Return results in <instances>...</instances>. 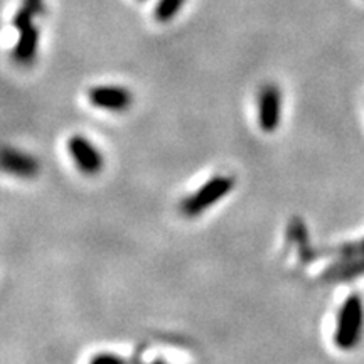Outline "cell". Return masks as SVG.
<instances>
[{"mask_svg": "<svg viewBox=\"0 0 364 364\" xmlns=\"http://www.w3.org/2000/svg\"><path fill=\"white\" fill-rule=\"evenodd\" d=\"M364 331V305L358 294H351L344 301L337 316L334 343L343 351L354 349L361 343Z\"/></svg>", "mask_w": 364, "mask_h": 364, "instance_id": "cell-1", "label": "cell"}, {"mask_svg": "<svg viewBox=\"0 0 364 364\" xmlns=\"http://www.w3.org/2000/svg\"><path fill=\"white\" fill-rule=\"evenodd\" d=\"M234 177L228 174H219V176L211 177L206 184L201 185L199 189L185 197L181 204V211L185 218H197L199 214L211 210L214 204H218L223 197H226L233 191Z\"/></svg>", "mask_w": 364, "mask_h": 364, "instance_id": "cell-2", "label": "cell"}, {"mask_svg": "<svg viewBox=\"0 0 364 364\" xmlns=\"http://www.w3.org/2000/svg\"><path fill=\"white\" fill-rule=\"evenodd\" d=\"M68 152H70L71 159H73L76 169L85 174V176H97V174L103 170V154L85 135L74 134L71 136L68 140Z\"/></svg>", "mask_w": 364, "mask_h": 364, "instance_id": "cell-3", "label": "cell"}, {"mask_svg": "<svg viewBox=\"0 0 364 364\" xmlns=\"http://www.w3.org/2000/svg\"><path fill=\"white\" fill-rule=\"evenodd\" d=\"M282 120V91L275 83H267L258 91V127L273 134Z\"/></svg>", "mask_w": 364, "mask_h": 364, "instance_id": "cell-4", "label": "cell"}, {"mask_svg": "<svg viewBox=\"0 0 364 364\" xmlns=\"http://www.w3.org/2000/svg\"><path fill=\"white\" fill-rule=\"evenodd\" d=\"M90 103L98 110L110 113H123L130 110L134 103L132 91L125 86L100 85L88 90Z\"/></svg>", "mask_w": 364, "mask_h": 364, "instance_id": "cell-5", "label": "cell"}, {"mask_svg": "<svg viewBox=\"0 0 364 364\" xmlns=\"http://www.w3.org/2000/svg\"><path fill=\"white\" fill-rule=\"evenodd\" d=\"M2 167L7 174L19 179H34L39 174L41 165L36 157L12 147H6L2 152Z\"/></svg>", "mask_w": 364, "mask_h": 364, "instance_id": "cell-6", "label": "cell"}, {"mask_svg": "<svg viewBox=\"0 0 364 364\" xmlns=\"http://www.w3.org/2000/svg\"><path fill=\"white\" fill-rule=\"evenodd\" d=\"M19 29V41L14 49V58L17 63L29 64L36 58L37 44H39V30L32 22L21 26Z\"/></svg>", "mask_w": 364, "mask_h": 364, "instance_id": "cell-7", "label": "cell"}, {"mask_svg": "<svg viewBox=\"0 0 364 364\" xmlns=\"http://www.w3.org/2000/svg\"><path fill=\"white\" fill-rule=\"evenodd\" d=\"M364 273V256H344V261H337L324 272L325 280H349Z\"/></svg>", "mask_w": 364, "mask_h": 364, "instance_id": "cell-8", "label": "cell"}, {"mask_svg": "<svg viewBox=\"0 0 364 364\" xmlns=\"http://www.w3.org/2000/svg\"><path fill=\"white\" fill-rule=\"evenodd\" d=\"M185 0H159L154 9L155 21L161 22V24H167V22L177 17V14L181 12Z\"/></svg>", "mask_w": 364, "mask_h": 364, "instance_id": "cell-9", "label": "cell"}, {"mask_svg": "<svg viewBox=\"0 0 364 364\" xmlns=\"http://www.w3.org/2000/svg\"><path fill=\"white\" fill-rule=\"evenodd\" d=\"M43 12V0H24L21 6V9L17 10L14 17V26L15 28H21V26L29 24L32 22L34 15Z\"/></svg>", "mask_w": 364, "mask_h": 364, "instance_id": "cell-10", "label": "cell"}, {"mask_svg": "<svg viewBox=\"0 0 364 364\" xmlns=\"http://www.w3.org/2000/svg\"><path fill=\"white\" fill-rule=\"evenodd\" d=\"M337 252H339L341 256H349V258L364 256V240L356 243H347V245L341 246Z\"/></svg>", "mask_w": 364, "mask_h": 364, "instance_id": "cell-11", "label": "cell"}, {"mask_svg": "<svg viewBox=\"0 0 364 364\" xmlns=\"http://www.w3.org/2000/svg\"><path fill=\"white\" fill-rule=\"evenodd\" d=\"M140 2H143V0H140Z\"/></svg>", "mask_w": 364, "mask_h": 364, "instance_id": "cell-12", "label": "cell"}]
</instances>
